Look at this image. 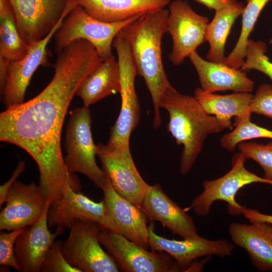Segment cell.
Wrapping results in <instances>:
<instances>
[{"label":"cell","mask_w":272,"mask_h":272,"mask_svg":"<svg viewBox=\"0 0 272 272\" xmlns=\"http://www.w3.org/2000/svg\"><path fill=\"white\" fill-rule=\"evenodd\" d=\"M272 0H247L242 13L241 29L232 51L226 57L224 63L240 69L244 62L249 37L264 7Z\"/></svg>","instance_id":"27"},{"label":"cell","mask_w":272,"mask_h":272,"mask_svg":"<svg viewBox=\"0 0 272 272\" xmlns=\"http://www.w3.org/2000/svg\"><path fill=\"white\" fill-rule=\"evenodd\" d=\"M269 43H270V44L272 45V38L270 40Z\"/></svg>","instance_id":"37"},{"label":"cell","mask_w":272,"mask_h":272,"mask_svg":"<svg viewBox=\"0 0 272 272\" xmlns=\"http://www.w3.org/2000/svg\"><path fill=\"white\" fill-rule=\"evenodd\" d=\"M160 107L169 113L167 130L177 145L183 146L180 166L183 175L191 170L209 135L233 129L231 120L207 113L194 96L181 94L172 86L165 91Z\"/></svg>","instance_id":"3"},{"label":"cell","mask_w":272,"mask_h":272,"mask_svg":"<svg viewBox=\"0 0 272 272\" xmlns=\"http://www.w3.org/2000/svg\"><path fill=\"white\" fill-rule=\"evenodd\" d=\"M62 241H54L47 251L40 271L42 272H80L72 266L62 254Z\"/></svg>","instance_id":"31"},{"label":"cell","mask_w":272,"mask_h":272,"mask_svg":"<svg viewBox=\"0 0 272 272\" xmlns=\"http://www.w3.org/2000/svg\"><path fill=\"white\" fill-rule=\"evenodd\" d=\"M101 189L108 212L120 234L147 248L149 246L148 217L144 211L118 194L107 175Z\"/></svg>","instance_id":"19"},{"label":"cell","mask_w":272,"mask_h":272,"mask_svg":"<svg viewBox=\"0 0 272 272\" xmlns=\"http://www.w3.org/2000/svg\"><path fill=\"white\" fill-rule=\"evenodd\" d=\"M266 44L261 41L249 40L247 46L246 60L240 68L245 72L254 70L266 75L272 81V62L266 55Z\"/></svg>","instance_id":"29"},{"label":"cell","mask_w":272,"mask_h":272,"mask_svg":"<svg viewBox=\"0 0 272 272\" xmlns=\"http://www.w3.org/2000/svg\"><path fill=\"white\" fill-rule=\"evenodd\" d=\"M62 241V252L67 262L80 272H117V264L100 243L101 226L90 220H79Z\"/></svg>","instance_id":"7"},{"label":"cell","mask_w":272,"mask_h":272,"mask_svg":"<svg viewBox=\"0 0 272 272\" xmlns=\"http://www.w3.org/2000/svg\"><path fill=\"white\" fill-rule=\"evenodd\" d=\"M237 147L247 159H251L259 164L263 169L264 178L272 180V141L265 144L244 141Z\"/></svg>","instance_id":"30"},{"label":"cell","mask_w":272,"mask_h":272,"mask_svg":"<svg viewBox=\"0 0 272 272\" xmlns=\"http://www.w3.org/2000/svg\"><path fill=\"white\" fill-rule=\"evenodd\" d=\"M198 76L201 89L204 92L233 91L235 92H251L254 82L245 73L224 63L210 61L202 58L195 51L189 56Z\"/></svg>","instance_id":"21"},{"label":"cell","mask_w":272,"mask_h":272,"mask_svg":"<svg viewBox=\"0 0 272 272\" xmlns=\"http://www.w3.org/2000/svg\"><path fill=\"white\" fill-rule=\"evenodd\" d=\"M103 60L84 39L74 41L58 54L50 83L33 98L0 114V141L19 147L36 162L39 185L50 203L67 185L79 186L66 169L61 136L70 104L83 80Z\"/></svg>","instance_id":"1"},{"label":"cell","mask_w":272,"mask_h":272,"mask_svg":"<svg viewBox=\"0 0 272 272\" xmlns=\"http://www.w3.org/2000/svg\"><path fill=\"white\" fill-rule=\"evenodd\" d=\"M21 35L29 44L45 37L65 13L69 0H9Z\"/></svg>","instance_id":"16"},{"label":"cell","mask_w":272,"mask_h":272,"mask_svg":"<svg viewBox=\"0 0 272 272\" xmlns=\"http://www.w3.org/2000/svg\"><path fill=\"white\" fill-rule=\"evenodd\" d=\"M210 10L216 11L237 2V0H195Z\"/></svg>","instance_id":"36"},{"label":"cell","mask_w":272,"mask_h":272,"mask_svg":"<svg viewBox=\"0 0 272 272\" xmlns=\"http://www.w3.org/2000/svg\"><path fill=\"white\" fill-rule=\"evenodd\" d=\"M167 32L172 39L169 58L175 65L182 63L205 41L208 19L194 11L188 2L174 0L169 5Z\"/></svg>","instance_id":"12"},{"label":"cell","mask_w":272,"mask_h":272,"mask_svg":"<svg viewBox=\"0 0 272 272\" xmlns=\"http://www.w3.org/2000/svg\"><path fill=\"white\" fill-rule=\"evenodd\" d=\"M26 228V227H25ZM25 228L9 231H2L0 233V264L1 266L11 267L21 271L15 254V243L18 236Z\"/></svg>","instance_id":"32"},{"label":"cell","mask_w":272,"mask_h":272,"mask_svg":"<svg viewBox=\"0 0 272 272\" xmlns=\"http://www.w3.org/2000/svg\"><path fill=\"white\" fill-rule=\"evenodd\" d=\"M194 96L205 111L222 119L250 118L251 104L253 95L247 92H236L227 95H217L196 88Z\"/></svg>","instance_id":"24"},{"label":"cell","mask_w":272,"mask_h":272,"mask_svg":"<svg viewBox=\"0 0 272 272\" xmlns=\"http://www.w3.org/2000/svg\"><path fill=\"white\" fill-rule=\"evenodd\" d=\"M120 71L118 61L112 56L103 62L81 82L76 95L89 107L111 95L120 93Z\"/></svg>","instance_id":"23"},{"label":"cell","mask_w":272,"mask_h":272,"mask_svg":"<svg viewBox=\"0 0 272 272\" xmlns=\"http://www.w3.org/2000/svg\"><path fill=\"white\" fill-rule=\"evenodd\" d=\"M250 118H235V127L230 132L225 134L220 140L222 147L233 152L242 142L257 138L272 140V130L253 123Z\"/></svg>","instance_id":"28"},{"label":"cell","mask_w":272,"mask_h":272,"mask_svg":"<svg viewBox=\"0 0 272 272\" xmlns=\"http://www.w3.org/2000/svg\"><path fill=\"white\" fill-rule=\"evenodd\" d=\"M47 206L41 217L28 226L18 236L15 243V254L22 272H40L44 258L55 238L64 232L56 227L54 233L48 229Z\"/></svg>","instance_id":"18"},{"label":"cell","mask_w":272,"mask_h":272,"mask_svg":"<svg viewBox=\"0 0 272 272\" xmlns=\"http://www.w3.org/2000/svg\"><path fill=\"white\" fill-rule=\"evenodd\" d=\"M247 159L240 152L236 153L232 158V168L227 173L217 179L203 181V191L192 200L190 205L195 215L207 216L212 205L217 200L227 203L230 214H242L245 207L235 200V195L240 189L253 183L272 185V180L260 177L246 169L245 163Z\"/></svg>","instance_id":"6"},{"label":"cell","mask_w":272,"mask_h":272,"mask_svg":"<svg viewBox=\"0 0 272 272\" xmlns=\"http://www.w3.org/2000/svg\"><path fill=\"white\" fill-rule=\"evenodd\" d=\"M99 240L102 246L125 271H181L177 262L168 253L149 251L122 235L101 226Z\"/></svg>","instance_id":"9"},{"label":"cell","mask_w":272,"mask_h":272,"mask_svg":"<svg viewBox=\"0 0 272 272\" xmlns=\"http://www.w3.org/2000/svg\"><path fill=\"white\" fill-rule=\"evenodd\" d=\"M118 57L120 71L121 98L119 116L111 128L108 143L117 146H129L131 132L140 120V107L135 89V79L138 75L129 45L118 34L112 43Z\"/></svg>","instance_id":"8"},{"label":"cell","mask_w":272,"mask_h":272,"mask_svg":"<svg viewBox=\"0 0 272 272\" xmlns=\"http://www.w3.org/2000/svg\"><path fill=\"white\" fill-rule=\"evenodd\" d=\"M252 113L272 119V85H260L253 95L251 104Z\"/></svg>","instance_id":"33"},{"label":"cell","mask_w":272,"mask_h":272,"mask_svg":"<svg viewBox=\"0 0 272 272\" xmlns=\"http://www.w3.org/2000/svg\"><path fill=\"white\" fill-rule=\"evenodd\" d=\"M29 46L21 34L9 1L0 0V58L10 62L20 60Z\"/></svg>","instance_id":"26"},{"label":"cell","mask_w":272,"mask_h":272,"mask_svg":"<svg viewBox=\"0 0 272 272\" xmlns=\"http://www.w3.org/2000/svg\"><path fill=\"white\" fill-rule=\"evenodd\" d=\"M141 208L151 220L160 222L183 239L199 236L192 218L164 192L159 184L150 185Z\"/></svg>","instance_id":"17"},{"label":"cell","mask_w":272,"mask_h":272,"mask_svg":"<svg viewBox=\"0 0 272 272\" xmlns=\"http://www.w3.org/2000/svg\"><path fill=\"white\" fill-rule=\"evenodd\" d=\"M242 214L250 222H264L272 224V215L262 213L258 210L244 208Z\"/></svg>","instance_id":"35"},{"label":"cell","mask_w":272,"mask_h":272,"mask_svg":"<svg viewBox=\"0 0 272 272\" xmlns=\"http://www.w3.org/2000/svg\"><path fill=\"white\" fill-rule=\"evenodd\" d=\"M148 241L152 251H162L171 255L181 271H192L195 261L199 257L213 255L229 256L235 247L233 243L226 239L211 240L199 236L182 240L167 239L155 232L153 222L149 225Z\"/></svg>","instance_id":"14"},{"label":"cell","mask_w":272,"mask_h":272,"mask_svg":"<svg viewBox=\"0 0 272 272\" xmlns=\"http://www.w3.org/2000/svg\"><path fill=\"white\" fill-rule=\"evenodd\" d=\"M244 4L237 2L216 11L212 21L208 23L205 40L210 44L206 58L208 60L224 63L226 40L237 18L242 15Z\"/></svg>","instance_id":"25"},{"label":"cell","mask_w":272,"mask_h":272,"mask_svg":"<svg viewBox=\"0 0 272 272\" xmlns=\"http://www.w3.org/2000/svg\"><path fill=\"white\" fill-rule=\"evenodd\" d=\"M228 231L233 243L246 250L258 270L272 271V224L258 221L249 224L232 223Z\"/></svg>","instance_id":"20"},{"label":"cell","mask_w":272,"mask_h":272,"mask_svg":"<svg viewBox=\"0 0 272 272\" xmlns=\"http://www.w3.org/2000/svg\"><path fill=\"white\" fill-rule=\"evenodd\" d=\"M79 220L94 221L103 228L120 234L108 212L103 199L99 202L93 201L75 190L69 183L62 196L50 203L47 215L48 226L70 229Z\"/></svg>","instance_id":"13"},{"label":"cell","mask_w":272,"mask_h":272,"mask_svg":"<svg viewBox=\"0 0 272 272\" xmlns=\"http://www.w3.org/2000/svg\"><path fill=\"white\" fill-rule=\"evenodd\" d=\"M92 17L107 23L123 21L165 8L170 0H75Z\"/></svg>","instance_id":"22"},{"label":"cell","mask_w":272,"mask_h":272,"mask_svg":"<svg viewBox=\"0 0 272 272\" xmlns=\"http://www.w3.org/2000/svg\"><path fill=\"white\" fill-rule=\"evenodd\" d=\"M141 15L121 22L107 23L92 17L82 7L77 5L70 11L54 35L55 51L58 54L74 41L84 39L94 46L103 60H106L113 56L112 43L118 33Z\"/></svg>","instance_id":"5"},{"label":"cell","mask_w":272,"mask_h":272,"mask_svg":"<svg viewBox=\"0 0 272 272\" xmlns=\"http://www.w3.org/2000/svg\"><path fill=\"white\" fill-rule=\"evenodd\" d=\"M91 125L89 107L83 106L71 112L66 130V155L64 159L70 174H83L101 189L106 174L96 163V145L93 141Z\"/></svg>","instance_id":"4"},{"label":"cell","mask_w":272,"mask_h":272,"mask_svg":"<svg viewBox=\"0 0 272 272\" xmlns=\"http://www.w3.org/2000/svg\"><path fill=\"white\" fill-rule=\"evenodd\" d=\"M0 213V230L11 231L34 224L50 203L39 185L16 181L10 188Z\"/></svg>","instance_id":"15"},{"label":"cell","mask_w":272,"mask_h":272,"mask_svg":"<svg viewBox=\"0 0 272 272\" xmlns=\"http://www.w3.org/2000/svg\"><path fill=\"white\" fill-rule=\"evenodd\" d=\"M76 5L69 0L67 9L57 24L43 38L29 44L26 54L10 63L5 87L1 93L6 109L24 102L25 93L34 73L40 65L48 66L47 45L70 11Z\"/></svg>","instance_id":"11"},{"label":"cell","mask_w":272,"mask_h":272,"mask_svg":"<svg viewBox=\"0 0 272 272\" xmlns=\"http://www.w3.org/2000/svg\"><path fill=\"white\" fill-rule=\"evenodd\" d=\"M96 155L116 192L142 209L144 195L150 185L139 173L129 146L120 147L99 143L96 145Z\"/></svg>","instance_id":"10"},{"label":"cell","mask_w":272,"mask_h":272,"mask_svg":"<svg viewBox=\"0 0 272 272\" xmlns=\"http://www.w3.org/2000/svg\"><path fill=\"white\" fill-rule=\"evenodd\" d=\"M26 168V163L24 161L21 160L15 169L11 178L5 183L0 186V207L5 202L8 192L17 181V179L22 174Z\"/></svg>","instance_id":"34"},{"label":"cell","mask_w":272,"mask_h":272,"mask_svg":"<svg viewBox=\"0 0 272 272\" xmlns=\"http://www.w3.org/2000/svg\"><path fill=\"white\" fill-rule=\"evenodd\" d=\"M169 10L144 13L118 33L128 43L137 74L144 79L154 107L153 127L161 124L160 103L172 86L165 73L162 57V40L167 32Z\"/></svg>","instance_id":"2"}]
</instances>
